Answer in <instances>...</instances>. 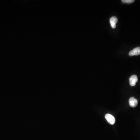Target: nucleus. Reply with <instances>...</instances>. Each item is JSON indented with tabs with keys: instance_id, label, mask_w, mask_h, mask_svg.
Instances as JSON below:
<instances>
[{
	"instance_id": "obj_1",
	"label": "nucleus",
	"mask_w": 140,
	"mask_h": 140,
	"mask_svg": "<svg viewBox=\"0 0 140 140\" xmlns=\"http://www.w3.org/2000/svg\"><path fill=\"white\" fill-rule=\"evenodd\" d=\"M105 118L107 122L111 125H114L115 123V119L113 116L109 114H106L105 115Z\"/></svg>"
},
{
	"instance_id": "obj_2",
	"label": "nucleus",
	"mask_w": 140,
	"mask_h": 140,
	"mask_svg": "<svg viewBox=\"0 0 140 140\" xmlns=\"http://www.w3.org/2000/svg\"><path fill=\"white\" fill-rule=\"evenodd\" d=\"M137 81H138V78L137 76L135 75L131 76L129 79L130 84L131 86H135L136 85V83Z\"/></svg>"
},
{
	"instance_id": "obj_3",
	"label": "nucleus",
	"mask_w": 140,
	"mask_h": 140,
	"mask_svg": "<svg viewBox=\"0 0 140 140\" xmlns=\"http://www.w3.org/2000/svg\"><path fill=\"white\" fill-rule=\"evenodd\" d=\"M140 55V47H137L131 50L129 52V55L130 56L134 55Z\"/></svg>"
},
{
	"instance_id": "obj_4",
	"label": "nucleus",
	"mask_w": 140,
	"mask_h": 140,
	"mask_svg": "<svg viewBox=\"0 0 140 140\" xmlns=\"http://www.w3.org/2000/svg\"><path fill=\"white\" fill-rule=\"evenodd\" d=\"M129 103L130 106L135 107L137 106L138 104V101L136 98L133 97H132L129 99Z\"/></svg>"
},
{
	"instance_id": "obj_5",
	"label": "nucleus",
	"mask_w": 140,
	"mask_h": 140,
	"mask_svg": "<svg viewBox=\"0 0 140 140\" xmlns=\"http://www.w3.org/2000/svg\"><path fill=\"white\" fill-rule=\"evenodd\" d=\"M117 17H113L110 18V23L112 28H115L116 27V23L117 22Z\"/></svg>"
},
{
	"instance_id": "obj_6",
	"label": "nucleus",
	"mask_w": 140,
	"mask_h": 140,
	"mask_svg": "<svg viewBox=\"0 0 140 140\" xmlns=\"http://www.w3.org/2000/svg\"><path fill=\"white\" fill-rule=\"evenodd\" d=\"M121 1L123 2V3L130 4V3L134 2L135 0H122Z\"/></svg>"
}]
</instances>
